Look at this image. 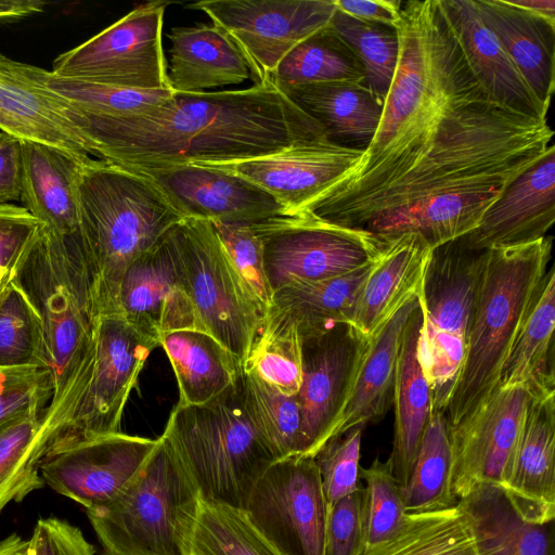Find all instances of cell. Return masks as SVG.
I'll return each instance as SVG.
<instances>
[{"label": "cell", "mask_w": 555, "mask_h": 555, "mask_svg": "<svg viewBox=\"0 0 555 555\" xmlns=\"http://www.w3.org/2000/svg\"><path fill=\"white\" fill-rule=\"evenodd\" d=\"M170 234L186 292L203 331L216 338L242 365L259 335L263 318L214 224L184 218Z\"/></svg>", "instance_id": "9c48e42d"}, {"label": "cell", "mask_w": 555, "mask_h": 555, "mask_svg": "<svg viewBox=\"0 0 555 555\" xmlns=\"http://www.w3.org/2000/svg\"><path fill=\"white\" fill-rule=\"evenodd\" d=\"M82 164L56 147L22 141L21 202L43 227L57 234L78 231Z\"/></svg>", "instance_id": "4316f807"}, {"label": "cell", "mask_w": 555, "mask_h": 555, "mask_svg": "<svg viewBox=\"0 0 555 555\" xmlns=\"http://www.w3.org/2000/svg\"><path fill=\"white\" fill-rule=\"evenodd\" d=\"M422 322L418 301L401 340L392 399L395 430L392 450L387 462L400 489L409 479L423 434L433 413L431 393L418 357Z\"/></svg>", "instance_id": "83f0119b"}, {"label": "cell", "mask_w": 555, "mask_h": 555, "mask_svg": "<svg viewBox=\"0 0 555 555\" xmlns=\"http://www.w3.org/2000/svg\"><path fill=\"white\" fill-rule=\"evenodd\" d=\"M246 411L276 460L299 452L301 413L297 396L286 395L241 365Z\"/></svg>", "instance_id": "ab89813d"}, {"label": "cell", "mask_w": 555, "mask_h": 555, "mask_svg": "<svg viewBox=\"0 0 555 555\" xmlns=\"http://www.w3.org/2000/svg\"><path fill=\"white\" fill-rule=\"evenodd\" d=\"M531 399L525 387H498L468 418L449 428L456 501L480 483L506 486Z\"/></svg>", "instance_id": "9a60e30c"}, {"label": "cell", "mask_w": 555, "mask_h": 555, "mask_svg": "<svg viewBox=\"0 0 555 555\" xmlns=\"http://www.w3.org/2000/svg\"><path fill=\"white\" fill-rule=\"evenodd\" d=\"M236 272L264 319L273 297L262 247L250 225L212 223Z\"/></svg>", "instance_id": "c3c4849f"}, {"label": "cell", "mask_w": 555, "mask_h": 555, "mask_svg": "<svg viewBox=\"0 0 555 555\" xmlns=\"http://www.w3.org/2000/svg\"><path fill=\"white\" fill-rule=\"evenodd\" d=\"M451 460L446 415L433 411L409 479L401 489L406 513L440 511L456 505L451 490Z\"/></svg>", "instance_id": "8d00e7d4"}, {"label": "cell", "mask_w": 555, "mask_h": 555, "mask_svg": "<svg viewBox=\"0 0 555 555\" xmlns=\"http://www.w3.org/2000/svg\"><path fill=\"white\" fill-rule=\"evenodd\" d=\"M188 8L228 31L249 61L255 83L270 77L295 46L325 28L336 11L334 0H203Z\"/></svg>", "instance_id": "5bb4252c"}, {"label": "cell", "mask_w": 555, "mask_h": 555, "mask_svg": "<svg viewBox=\"0 0 555 555\" xmlns=\"http://www.w3.org/2000/svg\"><path fill=\"white\" fill-rule=\"evenodd\" d=\"M433 248L417 233L389 241L356 300L349 325L371 339L404 305L418 297Z\"/></svg>", "instance_id": "cb8c5ba5"}, {"label": "cell", "mask_w": 555, "mask_h": 555, "mask_svg": "<svg viewBox=\"0 0 555 555\" xmlns=\"http://www.w3.org/2000/svg\"><path fill=\"white\" fill-rule=\"evenodd\" d=\"M474 2L535 98L548 109L554 92L555 23L506 0Z\"/></svg>", "instance_id": "f1b7e54d"}, {"label": "cell", "mask_w": 555, "mask_h": 555, "mask_svg": "<svg viewBox=\"0 0 555 555\" xmlns=\"http://www.w3.org/2000/svg\"><path fill=\"white\" fill-rule=\"evenodd\" d=\"M269 78L280 90L323 82L364 83L360 62L328 25L295 46Z\"/></svg>", "instance_id": "74e56055"}, {"label": "cell", "mask_w": 555, "mask_h": 555, "mask_svg": "<svg viewBox=\"0 0 555 555\" xmlns=\"http://www.w3.org/2000/svg\"><path fill=\"white\" fill-rule=\"evenodd\" d=\"M242 366L280 391L296 396L302 378L301 338L296 326L268 312Z\"/></svg>", "instance_id": "7bdbcfd3"}, {"label": "cell", "mask_w": 555, "mask_h": 555, "mask_svg": "<svg viewBox=\"0 0 555 555\" xmlns=\"http://www.w3.org/2000/svg\"><path fill=\"white\" fill-rule=\"evenodd\" d=\"M170 230L129 264L118 295L119 315L158 346L167 333L203 331L186 292Z\"/></svg>", "instance_id": "d6986e66"}, {"label": "cell", "mask_w": 555, "mask_h": 555, "mask_svg": "<svg viewBox=\"0 0 555 555\" xmlns=\"http://www.w3.org/2000/svg\"><path fill=\"white\" fill-rule=\"evenodd\" d=\"M202 496L167 442L115 498L87 511L106 555H192Z\"/></svg>", "instance_id": "52a82bcc"}, {"label": "cell", "mask_w": 555, "mask_h": 555, "mask_svg": "<svg viewBox=\"0 0 555 555\" xmlns=\"http://www.w3.org/2000/svg\"><path fill=\"white\" fill-rule=\"evenodd\" d=\"M244 511L284 555H325L327 503L314 457L294 454L274 461Z\"/></svg>", "instance_id": "7c38bea8"}, {"label": "cell", "mask_w": 555, "mask_h": 555, "mask_svg": "<svg viewBox=\"0 0 555 555\" xmlns=\"http://www.w3.org/2000/svg\"><path fill=\"white\" fill-rule=\"evenodd\" d=\"M363 150L325 140L222 167L267 191L283 207L284 216H292L348 178Z\"/></svg>", "instance_id": "ffe728a7"}, {"label": "cell", "mask_w": 555, "mask_h": 555, "mask_svg": "<svg viewBox=\"0 0 555 555\" xmlns=\"http://www.w3.org/2000/svg\"><path fill=\"white\" fill-rule=\"evenodd\" d=\"M11 280H12V276L0 269V283H4V282L11 281Z\"/></svg>", "instance_id": "91938a15"}, {"label": "cell", "mask_w": 555, "mask_h": 555, "mask_svg": "<svg viewBox=\"0 0 555 555\" xmlns=\"http://www.w3.org/2000/svg\"><path fill=\"white\" fill-rule=\"evenodd\" d=\"M135 171L150 177L183 218L253 225L284 216L272 195L222 166L188 164Z\"/></svg>", "instance_id": "ac0fdd59"}, {"label": "cell", "mask_w": 555, "mask_h": 555, "mask_svg": "<svg viewBox=\"0 0 555 555\" xmlns=\"http://www.w3.org/2000/svg\"><path fill=\"white\" fill-rule=\"evenodd\" d=\"M0 555H28V540L13 533L0 541Z\"/></svg>", "instance_id": "680465c9"}, {"label": "cell", "mask_w": 555, "mask_h": 555, "mask_svg": "<svg viewBox=\"0 0 555 555\" xmlns=\"http://www.w3.org/2000/svg\"><path fill=\"white\" fill-rule=\"evenodd\" d=\"M395 29L399 60L377 131L348 178L305 210L382 240L417 233L435 249L476 229L554 131L485 91L438 0L402 2Z\"/></svg>", "instance_id": "6da1fadb"}, {"label": "cell", "mask_w": 555, "mask_h": 555, "mask_svg": "<svg viewBox=\"0 0 555 555\" xmlns=\"http://www.w3.org/2000/svg\"><path fill=\"white\" fill-rule=\"evenodd\" d=\"M439 8L485 91L501 105L528 117L546 120L547 108L535 98L474 0H438Z\"/></svg>", "instance_id": "7402d4cb"}, {"label": "cell", "mask_w": 555, "mask_h": 555, "mask_svg": "<svg viewBox=\"0 0 555 555\" xmlns=\"http://www.w3.org/2000/svg\"><path fill=\"white\" fill-rule=\"evenodd\" d=\"M9 283H10V281L4 282V283H0V300L3 297V295L5 294V292L8 289V286H9Z\"/></svg>", "instance_id": "94428289"}, {"label": "cell", "mask_w": 555, "mask_h": 555, "mask_svg": "<svg viewBox=\"0 0 555 555\" xmlns=\"http://www.w3.org/2000/svg\"><path fill=\"white\" fill-rule=\"evenodd\" d=\"M167 36L171 41L167 78L175 93H202L254 79L246 55L221 26L173 27Z\"/></svg>", "instance_id": "484cf974"}, {"label": "cell", "mask_w": 555, "mask_h": 555, "mask_svg": "<svg viewBox=\"0 0 555 555\" xmlns=\"http://www.w3.org/2000/svg\"><path fill=\"white\" fill-rule=\"evenodd\" d=\"M25 74L68 104L99 115H128L156 106L175 92L138 91L78 79L63 78L43 68L22 63Z\"/></svg>", "instance_id": "ee69618b"}, {"label": "cell", "mask_w": 555, "mask_h": 555, "mask_svg": "<svg viewBox=\"0 0 555 555\" xmlns=\"http://www.w3.org/2000/svg\"><path fill=\"white\" fill-rule=\"evenodd\" d=\"M156 347L158 344L155 340L141 334L121 315H99L90 379L52 447L65 441L119 433L129 395L146 359Z\"/></svg>", "instance_id": "4fadbf2b"}, {"label": "cell", "mask_w": 555, "mask_h": 555, "mask_svg": "<svg viewBox=\"0 0 555 555\" xmlns=\"http://www.w3.org/2000/svg\"><path fill=\"white\" fill-rule=\"evenodd\" d=\"M369 341L349 324L301 338L298 454L314 457L333 438Z\"/></svg>", "instance_id": "2e32d148"}, {"label": "cell", "mask_w": 555, "mask_h": 555, "mask_svg": "<svg viewBox=\"0 0 555 555\" xmlns=\"http://www.w3.org/2000/svg\"><path fill=\"white\" fill-rule=\"evenodd\" d=\"M52 93L91 155L131 170L230 165L331 140L269 77L246 89L173 93L115 116L81 111Z\"/></svg>", "instance_id": "7a4b0ae2"}, {"label": "cell", "mask_w": 555, "mask_h": 555, "mask_svg": "<svg viewBox=\"0 0 555 555\" xmlns=\"http://www.w3.org/2000/svg\"><path fill=\"white\" fill-rule=\"evenodd\" d=\"M363 427L357 426L330 439L314 456L327 507L360 487V452Z\"/></svg>", "instance_id": "7dc6e473"}, {"label": "cell", "mask_w": 555, "mask_h": 555, "mask_svg": "<svg viewBox=\"0 0 555 555\" xmlns=\"http://www.w3.org/2000/svg\"><path fill=\"white\" fill-rule=\"evenodd\" d=\"M192 555H284L242 508L202 500Z\"/></svg>", "instance_id": "b9f144b4"}, {"label": "cell", "mask_w": 555, "mask_h": 555, "mask_svg": "<svg viewBox=\"0 0 555 555\" xmlns=\"http://www.w3.org/2000/svg\"><path fill=\"white\" fill-rule=\"evenodd\" d=\"M363 487V550L391 538L406 514L401 489L389 463L376 457L369 467L360 468Z\"/></svg>", "instance_id": "bcb514c9"}, {"label": "cell", "mask_w": 555, "mask_h": 555, "mask_svg": "<svg viewBox=\"0 0 555 555\" xmlns=\"http://www.w3.org/2000/svg\"><path fill=\"white\" fill-rule=\"evenodd\" d=\"M12 280L41 321L53 387L43 416L56 437L90 379L100 315L78 231L62 235L41 224Z\"/></svg>", "instance_id": "3957f363"}, {"label": "cell", "mask_w": 555, "mask_h": 555, "mask_svg": "<svg viewBox=\"0 0 555 555\" xmlns=\"http://www.w3.org/2000/svg\"><path fill=\"white\" fill-rule=\"evenodd\" d=\"M22 141L0 131V204L21 201Z\"/></svg>", "instance_id": "db71d44e"}, {"label": "cell", "mask_w": 555, "mask_h": 555, "mask_svg": "<svg viewBox=\"0 0 555 555\" xmlns=\"http://www.w3.org/2000/svg\"><path fill=\"white\" fill-rule=\"evenodd\" d=\"M41 223L25 208L0 204V269L12 278L26 258Z\"/></svg>", "instance_id": "816d5d0a"}, {"label": "cell", "mask_w": 555, "mask_h": 555, "mask_svg": "<svg viewBox=\"0 0 555 555\" xmlns=\"http://www.w3.org/2000/svg\"><path fill=\"white\" fill-rule=\"evenodd\" d=\"M417 306L418 297L404 305L370 339L333 438L380 420L392 405L400 345Z\"/></svg>", "instance_id": "4dcf8cb0"}, {"label": "cell", "mask_w": 555, "mask_h": 555, "mask_svg": "<svg viewBox=\"0 0 555 555\" xmlns=\"http://www.w3.org/2000/svg\"><path fill=\"white\" fill-rule=\"evenodd\" d=\"M372 548L379 555H477L468 522L456 505L406 513L399 530Z\"/></svg>", "instance_id": "f35d334b"}, {"label": "cell", "mask_w": 555, "mask_h": 555, "mask_svg": "<svg viewBox=\"0 0 555 555\" xmlns=\"http://www.w3.org/2000/svg\"><path fill=\"white\" fill-rule=\"evenodd\" d=\"M78 233L99 314H119L129 264L184 218L145 173L103 159L82 164Z\"/></svg>", "instance_id": "277c9868"}, {"label": "cell", "mask_w": 555, "mask_h": 555, "mask_svg": "<svg viewBox=\"0 0 555 555\" xmlns=\"http://www.w3.org/2000/svg\"><path fill=\"white\" fill-rule=\"evenodd\" d=\"M159 346L172 366L180 404H204L233 385L238 376L241 363L204 331L167 333Z\"/></svg>", "instance_id": "836d02e7"}, {"label": "cell", "mask_w": 555, "mask_h": 555, "mask_svg": "<svg viewBox=\"0 0 555 555\" xmlns=\"http://www.w3.org/2000/svg\"><path fill=\"white\" fill-rule=\"evenodd\" d=\"M465 357L449 395L448 427L468 418L499 387L502 366L552 258V237L483 249Z\"/></svg>", "instance_id": "5b68a950"}, {"label": "cell", "mask_w": 555, "mask_h": 555, "mask_svg": "<svg viewBox=\"0 0 555 555\" xmlns=\"http://www.w3.org/2000/svg\"><path fill=\"white\" fill-rule=\"evenodd\" d=\"M28 555H95L79 528L55 518L37 521L28 540Z\"/></svg>", "instance_id": "f5cc1de1"}, {"label": "cell", "mask_w": 555, "mask_h": 555, "mask_svg": "<svg viewBox=\"0 0 555 555\" xmlns=\"http://www.w3.org/2000/svg\"><path fill=\"white\" fill-rule=\"evenodd\" d=\"M0 130L21 141L56 147L79 162L90 151L54 94L29 78L22 62L0 53Z\"/></svg>", "instance_id": "603a6c76"}, {"label": "cell", "mask_w": 555, "mask_h": 555, "mask_svg": "<svg viewBox=\"0 0 555 555\" xmlns=\"http://www.w3.org/2000/svg\"><path fill=\"white\" fill-rule=\"evenodd\" d=\"M168 4L150 1L135 7L89 40L60 54L50 72L57 77L128 90H171L162 40Z\"/></svg>", "instance_id": "8fae6325"}, {"label": "cell", "mask_w": 555, "mask_h": 555, "mask_svg": "<svg viewBox=\"0 0 555 555\" xmlns=\"http://www.w3.org/2000/svg\"><path fill=\"white\" fill-rule=\"evenodd\" d=\"M328 29L356 55L364 73V85L384 105L399 60L396 29L367 23L336 9Z\"/></svg>", "instance_id": "60d3db41"}, {"label": "cell", "mask_w": 555, "mask_h": 555, "mask_svg": "<svg viewBox=\"0 0 555 555\" xmlns=\"http://www.w3.org/2000/svg\"><path fill=\"white\" fill-rule=\"evenodd\" d=\"M555 269H547L500 373L499 387L555 392Z\"/></svg>", "instance_id": "1f68e13d"}, {"label": "cell", "mask_w": 555, "mask_h": 555, "mask_svg": "<svg viewBox=\"0 0 555 555\" xmlns=\"http://www.w3.org/2000/svg\"><path fill=\"white\" fill-rule=\"evenodd\" d=\"M555 220V146L515 177L459 241L483 250L529 244L546 236Z\"/></svg>", "instance_id": "44dd1931"}, {"label": "cell", "mask_w": 555, "mask_h": 555, "mask_svg": "<svg viewBox=\"0 0 555 555\" xmlns=\"http://www.w3.org/2000/svg\"><path fill=\"white\" fill-rule=\"evenodd\" d=\"M52 395L48 369H0V425L17 417L42 415Z\"/></svg>", "instance_id": "681fc988"}, {"label": "cell", "mask_w": 555, "mask_h": 555, "mask_svg": "<svg viewBox=\"0 0 555 555\" xmlns=\"http://www.w3.org/2000/svg\"><path fill=\"white\" fill-rule=\"evenodd\" d=\"M53 440L43 414L0 425V512L43 486L39 464Z\"/></svg>", "instance_id": "d590c367"}, {"label": "cell", "mask_w": 555, "mask_h": 555, "mask_svg": "<svg viewBox=\"0 0 555 555\" xmlns=\"http://www.w3.org/2000/svg\"><path fill=\"white\" fill-rule=\"evenodd\" d=\"M376 259L339 276L285 285L273 293L268 312L294 324L300 338L349 324Z\"/></svg>", "instance_id": "d6a6232c"}, {"label": "cell", "mask_w": 555, "mask_h": 555, "mask_svg": "<svg viewBox=\"0 0 555 555\" xmlns=\"http://www.w3.org/2000/svg\"><path fill=\"white\" fill-rule=\"evenodd\" d=\"M258 236L273 293L299 282L332 279L377 258L386 242L304 210L250 225Z\"/></svg>", "instance_id": "30bf717a"}, {"label": "cell", "mask_w": 555, "mask_h": 555, "mask_svg": "<svg viewBox=\"0 0 555 555\" xmlns=\"http://www.w3.org/2000/svg\"><path fill=\"white\" fill-rule=\"evenodd\" d=\"M363 487L327 507L325 555H360L363 551Z\"/></svg>", "instance_id": "f907efd6"}, {"label": "cell", "mask_w": 555, "mask_h": 555, "mask_svg": "<svg viewBox=\"0 0 555 555\" xmlns=\"http://www.w3.org/2000/svg\"><path fill=\"white\" fill-rule=\"evenodd\" d=\"M513 507L537 524L555 517V392L532 397L512 476L502 488Z\"/></svg>", "instance_id": "d4e9b609"}, {"label": "cell", "mask_w": 555, "mask_h": 555, "mask_svg": "<svg viewBox=\"0 0 555 555\" xmlns=\"http://www.w3.org/2000/svg\"><path fill=\"white\" fill-rule=\"evenodd\" d=\"M485 250L459 240L431 253L418 295L423 322L420 362L433 411L443 412L465 357Z\"/></svg>", "instance_id": "ba28073f"}, {"label": "cell", "mask_w": 555, "mask_h": 555, "mask_svg": "<svg viewBox=\"0 0 555 555\" xmlns=\"http://www.w3.org/2000/svg\"><path fill=\"white\" fill-rule=\"evenodd\" d=\"M319 121L330 139L370 143L380 122L383 104L362 82H323L281 90Z\"/></svg>", "instance_id": "e575fe53"}, {"label": "cell", "mask_w": 555, "mask_h": 555, "mask_svg": "<svg viewBox=\"0 0 555 555\" xmlns=\"http://www.w3.org/2000/svg\"><path fill=\"white\" fill-rule=\"evenodd\" d=\"M456 506L468 522L477 555H554V521L524 519L501 487L477 485Z\"/></svg>", "instance_id": "f546056e"}, {"label": "cell", "mask_w": 555, "mask_h": 555, "mask_svg": "<svg viewBox=\"0 0 555 555\" xmlns=\"http://www.w3.org/2000/svg\"><path fill=\"white\" fill-rule=\"evenodd\" d=\"M207 502L245 508L274 462L244 405L241 369L233 385L199 405L177 403L160 436Z\"/></svg>", "instance_id": "8992f818"}, {"label": "cell", "mask_w": 555, "mask_h": 555, "mask_svg": "<svg viewBox=\"0 0 555 555\" xmlns=\"http://www.w3.org/2000/svg\"><path fill=\"white\" fill-rule=\"evenodd\" d=\"M340 12L354 18L396 28L401 20L402 1L397 0H334Z\"/></svg>", "instance_id": "11a10c76"}, {"label": "cell", "mask_w": 555, "mask_h": 555, "mask_svg": "<svg viewBox=\"0 0 555 555\" xmlns=\"http://www.w3.org/2000/svg\"><path fill=\"white\" fill-rule=\"evenodd\" d=\"M509 4L555 23V0H506Z\"/></svg>", "instance_id": "6f0895ef"}, {"label": "cell", "mask_w": 555, "mask_h": 555, "mask_svg": "<svg viewBox=\"0 0 555 555\" xmlns=\"http://www.w3.org/2000/svg\"><path fill=\"white\" fill-rule=\"evenodd\" d=\"M48 369L39 314L24 291L11 280L0 300V369Z\"/></svg>", "instance_id": "f6af8a7d"}, {"label": "cell", "mask_w": 555, "mask_h": 555, "mask_svg": "<svg viewBox=\"0 0 555 555\" xmlns=\"http://www.w3.org/2000/svg\"><path fill=\"white\" fill-rule=\"evenodd\" d=\"M157 439L116 434L53 446L41 459L40 475L57 493L86 509L105 504L142 470Z\"/></svg>", "instance_id": "e0dca14e"}, {"label": "cell", "mask_w": 555, "mask_h": 555, "mask_svg": "<svg viewBox=\"0 0 555 555\" xmlns=\"http://www.w3.org/2000/svg\"><path fill=\"white\" fill-rule=\"evenodd\" d=\"M41 0H0V23H12L44 11Z\"/></svg>", "instance_id": "9f6ffc18"}]
</instances>
